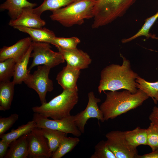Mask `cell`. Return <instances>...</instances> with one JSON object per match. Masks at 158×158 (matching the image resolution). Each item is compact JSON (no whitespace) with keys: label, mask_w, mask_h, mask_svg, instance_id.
<instances>
[{"label":"cell","mask_w":158,"mask_h":158,"mask_svg":"<svg viewBox=\"0 0 158 158\" xmlns=\"http://www.w3.org/2000/svg\"><path fill=\"white\" fill-rule=\"evenodd\" d=\"M136 87L142 91L149 97L153 99L154 102L157 104L158 101V81L150 82L138 76L135 80Z\"/></svg>","instance_id":"24"},{"label":"cell","mask_w":158,"mask_h":158,"mask_svg":"<svg viewBox=\"0 0 158 158\" xmlns=\"http://www.w3.org/2000/svg\"><path fill=\"white\" fill-rule=\"evenodd\" d=\"M149 118L151 123L158 128V106L153 107Z\"/></svg>","instance_id":"33"},{"label":"cell","mask_w":158,"mask_h":158,"mask_svg":"<svg viewBox=\"0 0 158 158\" xmlns=\"http://www.w3.org/2000/svg\"><path fill=\"white\" fill-rule=\"evenodd\" d=\"M80 141V139L77 137H65L61 141L57 149L52 154L51 158H61L71 152Z\"/></svg>","instance_id":"25"},{"label":"cell","mask_w":158,"mask_h":158,"mask_svg":"<svg viewBox=\"0 0 158 158\" xmlns=\"http://www.w3.org/2000/svg\"><path fill=\"white\" fill-rule=\"evenodd\" d=\"M80 42V39L75 37L66 38L56 36L52 40L50 44L64 49H71L77 48V45Z\"/></svg>","instance_id":"28"},{"label":"cell","mask_w":158,"mask_h":158,"mask_svg":"<svg viewBox=\"0 0 158 158\" xmlns=\"http://www.w3.org/2000/svg\"><path fill=\"white\" fill-rule=\"evenodd\" d=\"M29 155L27 134L12 142L4 158H27Z\"/></svg>","instance_id":"17"},{"label":"cell","mask_w":158,"mask_h":158,"mask_svg":"<svg viewBox=\"0 0 158 158\" xmlns=\"http://www.w3.org/2000/svg\"><path fill=\"white\" fill-rule=\"evenodd\" d=\"M137 158H158V148L149 153L142 155H138Z\"/></svg>","instance_id":"35"},{"label":"cell","mask_w":158,"mask_h":158,"mask_svg":"<svg viewBox=\"0 0 158 158\" xmlns=\"http://www.w3.org/2000/svg\"><path fill=\"white\" fill-rule=\"evenodd\" d=\"M78 89L63 90L62 92L48 102L32 108L34 113L54 120L70 116V112L78 103Z\"/></svg>","instance_id":"4"},{"label":"cell","mask_w":158,"mask_h":158,"mask_svg":"<svg viewBox=\"0 0 158 158\" xmlns=\"http://www.w3.org/2000/svg\"><path fill=\"white\" fill-rule=\"evenodd\" d=\"M106 94V99L99 107L105 121L113 119L136 108L149 98L140 89L134 93L125 90L121 92L110 91Z\"/></svg>","instance_id":"2"},{"label":"cell","mask_w":158,"mask_h":158,"mask_svg":"<svg viewBox=\"0 0 158 158\" xmlns=\"http://www.w3.org/2000/svg\"><path fill=\"white\" fill-rule=\"evenodd\" d=\"M61 54L67 64L80 70L87 68L92 62V59L86 52L77 48L65 49L56 47Z\"/></svg>","instance_id":"12"},{"label":"cell","mask_w":158,"mask_h":158,"mask_svg":"<svg viewBox=\"0 0 158 158\" xmlns=\"http://www.w3.org/2000/svg\"><path fill=\"white\" fill-rule=\"evenodd\" d=\"M16 63L12 58L0 62V82L10 81L13 76Z\"/></svg>","instance_id":"27"},{"label":"cell","mask_w":158,"mask_h":158,"mask_svg":"<svg viewBox=\"0 0 158 158\" xmlns=\"http://www.w3.org/2000/svg\"><path fill=\"white\" fill-rule=\"evenodd\" d=\"M136 0H94L92 28L111 23L121 16Z\"/></svg>","instance_id":"5"},{"label":"cell","mask_w":158,"mask_h":158,"mask_svg":"<svg viewBox=\"0 0 158 158\" xmlns=\"http://www.w3.org/2000/svg\"><path fill=\"white\" fill-rule=\"evenodd\" d=\"M88 102L85 109L74 115L75 125L82 133H84L85 125L90 118H96L102 122L105 121L98 105L101 99L96 97L92 91L88 93Z\"/></svg>","instance_id":"10"},{"label":"cell","mask_w":158,"mask_h":158,"mask_svg":"<svg viewBox=\"0 0 158 158\" xmlns=\"http://www.w3.org/2000/svg\"><path fill=\"white\" fill-rule=\"evenodd\" d=\"M51 68L45 65L38 66L37 69L33 74L30 73L24 81L28 87L37 92L41 104L47 102L46 94L54 89L53 81L49 77Z\"/></svg>","instance_id":"7"},{"label":"cell","mask_w":158,"mask_h":158,"mask_svg":"<svg viewBox=\"0 0 158 158\" xmlns=\"http://www.w3.org/2000/svg\"><path fill=\"white\" fill-rule=\"evenodd\" d=\"M32 120L35 122L37 128H47L60 131L66 134L70 133L77 137L82 133L75 125L74 115L59 120H51L41 114L34 113Z\"/></svg>","instance_id":"9"},{"label":"cell","mask_w":158,"mask_h":158,"mask_svg":"<svg viewBox=\"0 0 158 158\" xmlns=\"http://www.w3.org/2000/svg\"><path fill=\"white\" fill-rule=\"evenodd\" d=\"M36 128V123L32 120L25 124L19 126L16 129H12L9 133L0 135V138L11 143L21 136L28 134Z\"/></svg>","instance_id":"22"},{"label":"cell","mask_w":158,"mask_h":158,"mask_svg":"<svg viewBox=\"0 0 158 158\" xmlns=\"http://www.w3.org/2000/svg\"><path fill=\"white\" fill-rule=\"evenodd\" d=\"M121 56L123 59L121 65L112 64L101 71L98 87L99 94L106 90L114 91L122 89L133 93L137 91L135 80L138 75L131 69L130 61L122 55Z\"/></svg>","instance_id":"1"},{"label":"cell","mask_w":158,"mask_h":158,"mask_svg":"<svg viewBox=\"0 0 158 158\" xmlns=\"http://www.w3.org/2000/svg\"><path fill=\"white\" fill-rule=\"evenodd\" d=\"M105 137L109 147L116 158H137V148L128 142L124 131L112 130L107 133Z\"/></svg>","instance_id":"8"},{"label":"cell","mask_w":158,"mask_h":158,"mask_svg":"<svg viewBox=\"0 0 158 158\" xmlns=\"http://www.w3.org/2000/svg\"><path fill=\"white\" fill-rule=\"evenodd\" d=\"M32 51V48L31 44L23 57L16 62L12 81L15 85L21 84L28 78L30 71H28L27 67Z\"/></svg>","instance_id":"19"},{"label":"cell","mask_w":158,"mask_h":158,"mask_svg":"<svg viewBox=\"0 0 158 158\" xmlns=\"http://www.w3.org/2000/svg\"><path fill=\"white\" fill-rule=\"evenodd\" d=\"M80 70L67 64L58 74L56 79L63 90L77 89V83Z\"/></svg>","instance_id":"15"},{"label":"cell","mask_w":158,"mask_h":158,"mask_svg":"<svg viewBox=\"0 0 158 158\" xmlns=\"http://www.w3.org/2000/svg\"><path fill=\"white\" fill-rule=\"evenodd\" d=\"M19 115L13 114L9 116L0 118V135L4 134L18 120Z\"/></svg>","instance_id":"32"},{"label":"cell","mask_w":158,"mask_h":158,"mask_svg":"<svg viewBox=\"0 0 158 158\" xmlns=\"http://www.w3.org/2000/svg\"><path fill=\"white\" fill-rule=\"evenodd\" d=\"M32 41L30 37L22 39L14 44L4 46L0 49V62L10 58L16 62L20 60L27 52Z\"/></svg>","instance_id":"13"},{"label":"cell","mask_w":158,"mask_h":158,"mask_svg":"<svg viewBox=\"0 0 158 158\" xmlns=\"http://www.w3.org/2000/svg\"><path fill=\"white\" fill-rule=\"evenodd\" d=\"M158 18V11L154 15L146 20L145 23L137 33L131 37L123 40L122 42L125 43L128 42L141 36L149 37L150 36L149 33V30Z\"/></svg>","instance_id":"30"},{"label":"cell","mask_w":158,"mask_h":158,"mask_svg":"<svg viewBox=\"0 0 158 158\" xmlns=\"http://www.w3.org/2000/svg\"><path fill=\"white\" fill-rule=\"evenodd\" d=\"M94 149L90 158H116L109 147L106 140L100 141L95 146Z\"/></svg>","instance_id":"29"},{"label":"cell","mask_w":158,"mask_h":158,"mask_svg":"<svg viewBox=\"0 0 158 158\" xmlns=\"http://www.w3.org/2000/svg\"><path fill=\"white\" fill-rule=\"evenodd\" d=\"M34 8H25L16 19H11L8 25L14 27L21 26L29 28H40L46 24V22L34 11Z\"/></svg>","instance_id":"14"},{"label":"cell","mask_w":158,"mask_h":158,"mask_svg":"<svg viewBox=\"0 0 158 158\" xmlns=\"http://www.w3.org/2000/svg\"><path fill=\"white\" fill-rule=\"evenodd\" d=\"M13 28L28 34L32 42L50 44L56 37L53 31L45 28H29L21 26H16Z\"/></svg>","instance_id":"16"},{"label":"cell","mask_w":158,"mask_h":158,"mask_svg":"<svg viewBox=\"0 0 158 158\" xmlns=\"http://www.w3.org/2000/svg\"><path fill=\"white\" fill-rule=\"evenodd\" d=\"M10 144L9 142L3 139H1L0 140V158H4Z\"/></svg>","instance_id":"34"},{"label":"cell","mask_w":158,"mask_h":158,"mask_svg":"<svg viewBox=\"0 0 158 158\" xmlns=\"http://www.w3.org/2000/svg\"><path fill=\"white\" fill-rule=\"evenodd\" d=\"M13 81L0 82V110L6 111L11 107L14 93Z\"/></svg>","instance_id":"20"},{"label":"cell","mask_w":158,"mask_h":158,"mask_svg":"<svg viewBox=\"0 0 158 158\" xmlns=\"http://www.w3.org/2000/svg\"><path fill=\"white\" fill-rule=\"evenodd\" d=\"M43 135L47 140L50 150L52 154L58 147L62 139L67 134L63 132L47 128H39Z\"/></svg>","instance_id":"23"},{"label":"cell","mask_w":158,"mask_h":158,"mask_svg":"<svg viewBox=\"0 0 158 158\" xmlns=\"http://www.w3.org/2000/svg\"><path fill=\"white\" fill-rule=\"evenodd\" d=\"M77 0H44L37 7L33 8L34 12L40 16L44 12L51 11L65 7Z\"/></svg>","instance_id":"26"},{"label":"cell","mask_w":158,"mask_h":158,"mask_svg":"<svg viewBox=\"0 0 158 158\" xmlns=\"http://www.w3.org/2000/svg\"><path fill=\"white\" fill-rule=\"evenodd\" d=\"M28 143V158H49L51 152L47 139L41 133L40 129L36 128L27 134Z\"/></svg>","instance_id":"11"},{"label":"cell","mask_w":158,"mask_h":158,"mask_svg":"<svg viewBox=\"0 0 158 158\" xmlns=\"http://www.w3.org/2000/svg\"><path fill=\"white\" fill-rule=\"evenodd\" d=\"M94 0H77L69 4L51 11V19L68 27L83 24L85 19L94 17Z\"/></svg>","instance_id":"3"},{"label":"cell","mask_w":158,"mask_h":158,"mask_svg":"<svg viewBox=\"0 0 158 158\" xmlns=\"http://www.w3.org/2000/svg\"><path fill=\"white\" fill-rule=\"evenodd\" d=\"M49 43L32 42V51L30 57L33 58L31 64L28 69L30 71L36 66L45 65L50 68L63 63L65 60L59 52L52 50Z\"/></svg>","instance_id":"6"},{"label":"cell","mask_w":158,"mask_h":158,"mask_svg":"<svg viewBox=\"0 0 158 158\" xmlns=\"http://www.w3.org/2000/svg\"><path fill=\"white\" fill-rule=\"evenodd\" d=\"M147 130V145L153 151L158 148V128L151 123Z\"/></svg>","instance_id":"31"},{"label":"cell","mask_w":158,"mask_h":158,"mask_svg":"<svg viewBox=\"0 0 158 158\" xmlns=\"http://www.w3.org/2000/svg\"><path fill=\"white\" fill-rule=\"evenodd\" d=\"M124 132L127 142L134 148H137L141 145H147V129L137 127L133 130Z\"/></svg>","instance_id":"21"},{"label":"cell","mask_w":158,"mask_h":158,"mask_svg":"<svg viewBox=\"0 0 158 158\" xmlns=\"http://www.w3.org/2000/svg\"><path fill=\"white\" fill-rule=\"evenodd\" d=\"M36 3L29 1L28 0H6L0 5L1 11L6 10L11 19H16L26 7L34 8L37 5Z\"/></svg>","instance_id":"18"}]
</instances>
